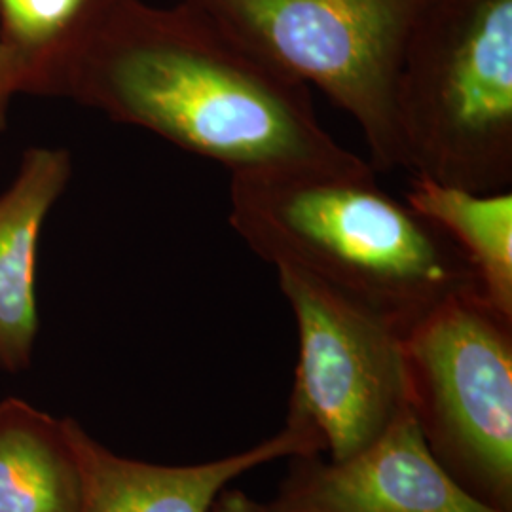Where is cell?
I'll return each instance as SVG.
<instances>
[{
  "instance_id": "cell-2",
  "label": "cell",
  "mask_w": 512,
  "mask_h": 512,
  "mask_svg": "<svg viewBox=\"0 0 512 512\" xmlns=\"http://www.w3.org/2000/svg\"><path fill=\"white\" fill-rule=\"evenodd\" d=\"M230 224L256 255L293 266L401 332L478 291L456 245L361 175L232 177Z\"/></svg>"
},
{
  "instance_id": "cell-10",
  "label": "cell",
  "mask_w": 512,
  "mask_h": 512,
  "mask_svg": "<svg viewBox=\"0 0 512 512\" xmlns=\"http://www.w3.org/2000/svg\"><path fill=\"white\" fill-rule=\"evenodd\" d=\"M124 0H0V50L10 88L67 97L74 69Z\"/></svg>"
},
{
  "instance_id": "cell-12",
  "label": "cell",
  "mask_w": 512,
  "mask_h": 512,
  "mask_svg": "<svg viewBox=\"0 0 512 512\" xmlns=\"http://www.w3.org/2000/svg\"><path fill=\"white\" fill-rule=\"evenodd\" d=\"M406 203L456 245L480 294L512 317L511 192H473L414 175Z\"/></svg>"
},
{
  "instance_id": "cell-9",
  "label": "cell",
  "mask_w": 512,
  "mask_h": 512,
  "mask_svg": "<svg viewBox=\"0 0 512 512\" xmlns=\"http://www.w3.org/2000/svg\"><path fill=\"white\" fill-rule=\"evenodd\" d=\"M65 148L25 150L18 175L0 196V368H27L37 340L38 239L71 179Z\"/></svg>"
},
{
  "instance_id": "cell-3",
  "label": "cell",
  "mask_w": 512,
  "mask_h": 512,
  "mask_svg": "<svg viewBox=\"0 0 512 512\" xmlns=\"http://www.w3.org/2000/svg\"><path fill=\"white\" fill-rule=\"evenodd\" d=\"M406 169L473 192L512 183V0H425L397 84Z\"/></svg>"
},
{
  "instance_id": "cell-7",
  "label": "cell",
  "mask_w": 512,
  "mask_h": 512,
  "mask_svg": "<svg viewBox=\"0 0 512 512\" xmlns=\"http://www.w3.org/2000/svg\"><path fill=\"white\" fill-rule=\"evenodd\" d=\"M289 459L268 512H499L442 469L410 410L349 458Z\"/></svg>"
},
{
  "instance_id": "cell-1",
  "label": "cell",
  "mask_w": 512,
  "mask_h": 512,
  "mask_svg": "<svg viewBox=\"0 0 512 512\" xmlns=\"http://www.w3.org/2000/svg\"><path fill=\"white\" fill-rule=\"evenodd\" d=\"M67 99L219 162L232 177L372 171L319 124L306 84L183 0H124L78 61Z\"/></svg>"
},
{
  "instance_id": "cell-13",
  "label": "cell",
  "mask_w": 512,
  "mask_h": 512,
  "mask_svg": "<svg viewBox=\"0 0 512 512\" xmlns=\"http://www.w3.org/2000/svg\"><path fill=\"white\" fill-rule=\"evenodd\" d=\"M211 512H268L266 503H258L241 490H222Z\"/></svg>"
},
{
  "instance_id": "cell-8",
  "label": "cell",
  "mask_w": 512,
  "mask_h": 512,
  "mask_svg": "<svg viewBox=\"0 0 512 512\" xmlns=\"http://www.w3.org/2000/svg\"><path fill=\"white\" fill-rule=\"evenodd\" d=\"M73 435L86 475L84 512H211L217 495L239 476L275 459L319 454L287 425L245 452L179 467L122 458L76 420Z\"/></svg>"
},
{
  "instance_id": "cell-5",
  "label": "cell",
  "mask_w": 512,
  "mask_h": 512,
  "mask_svg": "<svg viewBox=\"0 0 512 512\" xmlns=\"http://www.w3.org/2000/svg\"><path fill=\"white\" fill-rule=\"evenodd\" d=\"M408 410L442 469L512 512V317L456 294L403 334Z\"/></svg>"
},
{
  "instance_id": "cell-14",
  "label": "cell",
  "mask_w": 512,
  "mask_h": 512,
  "mask_svg": "<svg viewBox=\"0 0 512 512\" xmlns=\"http://www.w3.org/2000/svg\"><path fill=\"white\" fill-rule=\"evenodd\" d=\"M14 97V92L10 88L8 76H6V69H4V57H2V50H0V131L6 129V122H8V107L10 101Z\"/></svg>"
},
{
  "instance_id": "cell-11",
  "label": "cell",
  "mask_w": 512,
  "mask_h": 512,
  "mask_svg": "<svg viewBox=\"0 0 512 512\" xmlns=\"http://www.w3.org/2000/svg\"><path fill=\"white\" fill-rule=\"evenodd\" d=\"M86 475L73 418L16 397L0 403V512H84Z\"/></svg>"
},
{
  "instance_id": "cell-6",
  "label": "cell",
  "mask_w": 512,
  "mask_h": 512,
  "mask_svg": "<svg viewBox=\"0 0 512 512\" xmlns=\"http://www.w3.org/2000/svg\"><path fill=\"white\" fill-rule=\"evenodd\" d=\"M296 319L287 427L330 461L349 458L408 410L403 332L293 266H275Z\"/></svg>"
},
{
  "instance_id": "cell-4",
  "label": "cell",
  "mask_w": 512,
  "mask_h": 512,
  "mask_svg": "<svg viewBox=\"0 0 512 512\" xmlns=\"http://www.w3.org/2000/svg\"><path fill=\"white\" fill-rule=\"evenodd\" d=\"M359 124L370 165L406 167L397 84L406 38L425 0H183Z\"/></svg>"
}]
</instances>
